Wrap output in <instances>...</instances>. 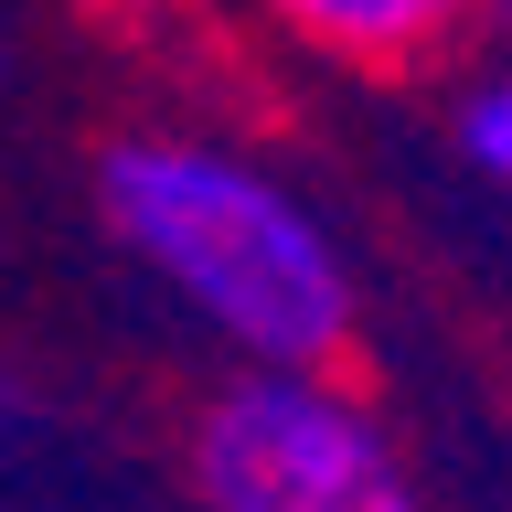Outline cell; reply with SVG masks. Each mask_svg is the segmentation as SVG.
I'll list each match as a JSON object with an SVG mask.
<instances>
[{"mask_svg": "<svg viewBox=\"0 0 512 512\" xmlns=\"http://www.w3.org/2000/svg\"><path fill=\"white\" fill-rule=\"evenodd\" d=\"M96 224L235 352V374H331L363 342V267L342 224L224 128H118L96 150Z\"/></svg>", "mask_w": 512, "mask_h": 512, "instance_id": "obj_1", "label": "cell"}, {"mask_svg": "<svg viewBox=\"0 0 512 512\" xmlns=\"http://www.w3.org/2000/svg\"><path fill=\"white\" fill-rule=\"evenodd\" d=\"M192 512H427L395 416L331 374H224L182 427Z\"/></svg>", "mask_w": 512, "mask_h": 512, "instance_id": "obj_2", "label": "cell"}, {"mask_svg": "<svg viewBox=\"0 0 512 512\" xmlns=\"http://www.w3.org/2000/svg\"><path fill=\"white\" fill-rule=\"evenodd\" d=\"M246 11L342 75H427L480 22V0H246Z\"/></svg>", "mask_w": 512, "mask_h": 512, "instance_id": "obj_3", "label": "cell"}, {"mask_svg": "<svg viewBox=\"0 0 512 512\" xmlns=\"http://www.w3.org/2000/svg\"><path fill=\"white\" fill-rule=\"evenodd\" d=\"M448 150H459L470 182L512 192V64H502V75H480V86L448 107Z\"/></svg>", "mask_w": 512, "mask_h": 512, "instance_id": "obj_4", "label": "cell"}, {"mask_svg": "<svg viewBox=\"0 0 512 512\" xmlns=\"http://www.w3.org/2000/svg\"><path fill=\"white\" fill-rule=\"evenodd\" d=\"M480 22H491V43H502V64H512V0H480Z\"/></svg>", "mask_w": 512, "mask_h": 512, "instance_id": "obj_5", "label": "cell"}, {"mask_svg": "<svg viewBox=\"0 0 512 512\" xmlns=\"http://www.w3.org/2000/svg\"><path fill=\"white\" fill-rule=\"evenodd\" d=\"M11 427H22V384L0 374V438H11Z\"/></svg>", "mask_w": 512, "mask_h": 512, "instance_id": "obj_6", "label": "cell"}, {"mask_svg": "<svg viewBox=\"0 0 512 512\" xmlns=\"http://www.w3.org/2000/svg\"><path fill=\"white\" fill-rule=\"evenodd\" d=\"M0 64H11V32H0Z\"/></svg>", "mask_w": 512, "mask_h": 512, "instance_id": "obj_7", "label": "cell"}]
</instances>
